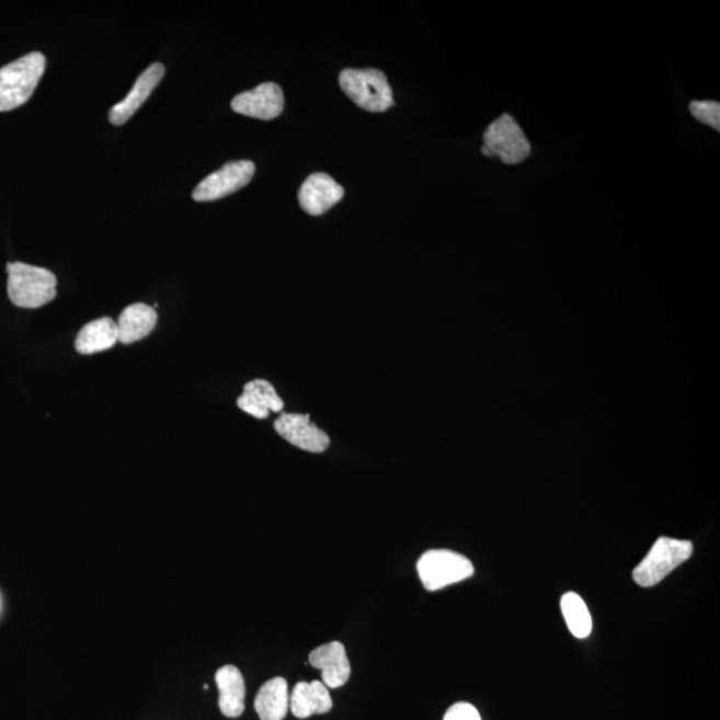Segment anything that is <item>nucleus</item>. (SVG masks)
<instances>
[{"label": "nucleus", "instance_id": "obj_1", "mask_svg": "<svg viewBox=\"0 0 720 720\" xmlns=\"http://www.w3.org/2000/svg\"><path fill=\"white\" fill-rule=\"evenodd\" d=\"M9 297L21 309H39L57 297V276L50 270L22 262L8 264Z\"/></svg>", "mask_w": 720, "mask_h": 720}, {"label": "nucleus", "instance_id": "obj_2", "mask_svg": "<svg viewBox=\"0 0 720 720\" xmlns=\"http://www.w3.org/2000/svg\"><path fill=\"white\" fill-rule=\"evenodd\" d=\"M46 58L31 53L0 69V113L15 110L26 103L38 88L45 73Z\"/></svg>", "mask_w": 720, "mask_h": 720}, {"label": "nucleus", "instance_id": "obj_3", "mask_svg": "<svg viewBox=\"0 0 720 720\" xmlns=\"http://www.w3.org/2000/svg\"><path fill=\"white\" fill-rule=\"evenodd\" d=\"M340 84L344 94L368 113H384L393 106L391 85L380 70H343Z\"/></svg>", "mask_w": 720, "mask_h": 720}, {"label": "nucleus", "instance_id": "obj_4", "mask_svg": "<svg viewBox=\"0 0 720 720\" xmlns=\"http://www.w3.org/2000/svg\"><path fill=\"white\" fill-rule=\"evenodd\" d=\"M694 552L692 541L662 537L655 541L642 562L633 570V581L640 587H652L662 582Z\"/></svg>", "mask_w": 720, "mask_h": 720}, {"label": "nucleus", "instance_id": "obj_5", "mask_svg": "<svg viewBox=\"0 0 720 720\" xmlns=\"http://www.w3.org/2000/svg\"><path fill=\"white\" fill-rule=\"evenodd\" d=\"M484 157H498L506 164H518L532 156V145L518 123L508 114L492 122L483 135Z\"/></svg>", "mask_w": 720, "mask_h": 720}, {"label": "nucleus", "instance_id": "obj_6", "mask_svg": "<svg viewBox=\"0 0 720 720\" xmlns=\"http://www.w3.org/2000/svg\"><path fill=\"white\" fill-rule=\"evenodd\" d=\"M424 588L436 591L472 576L470 559L450 550L424 552L416 565Z\"/></svg>", "mask_w": 720, "mask_h": 720}, {"label": "nucleus", "instance_id": "obj_7", "mask_svg": "<svg viewBox=\"0 0 720 720\" xmlns=\"http://www.w3.org/2000/svg\"><path fill=\"white\" fill-rule=\"evenodd\" d=\"M255 174V164L251 160H236L213 172L194 190L195 202H213L226 198L242 190Z\"/></svg>", "mask_w": 720, "mask_h": 720}, {"label": "nucleus", "instance_id": "obj_8", "mask_svg": "<svg viewBox=\"0 0 720 720\" xmlns=\"http://www.w3.org/2000/svg\"><path fill=\"white\" fill-rule=\"evenodd\" d=\"M231 108L237 114L250 118L273 121L278 118L285 108V95L278 84L262 83L254 90L242 92L233 98Z\"/></svg>", "mask_w": 720, "mask_h": 720}, {"label": "nucleus", "instance_id": "obj_9", "mask_svg": "<svg viewBox=\"0 0 720 720\" xmlns=\"http://www.w3.org/2000/svg\"><path fill=\"white\" fill-rule=\"evenodd\" d=\"M274 428L283 439L305 452L320 454L330 446L329 435L311 423L310 415L282 414Z\"/></svg>", "mask_w": 720, "mask_h": 720}, {"label": "nucleus", "instance_id": "obj_10", "mask_svg": "<svg viewBox=\"0 0 720 720\" xmlns=\"http://www.w3.org/2000/svg\"><path fill=\"white\" fill-rule=\"evenodd\" d=\"M344 190L328 174L317 172L301 184L298 201L301 208L312 217H319L343 198Z\"/></svg>", "mask_w": 720, "mask_h": 720}, {"label": "nucleus", "instance_id": "obj_11", "mask_svg": "<svg viewBox=\"0 0 720 720\" xmlns=\"http://www.w3.org/2000/svg\"><path fill=\"white\" fill-rule=\"evenodd\" d=\"M164 72L165 69L162 64H153L149 69L145 70V72H141L137 82H135L130 94L110 110V122L115 126L125 125V123L141 107V104L149 100L151 92L156 90L160 80L163 79Z\"/></svg>", "mask_w": 720, "mask_h": 720}, {"label": "nucleus", "instance_id": "obj_12", "mask_svg": "<svg viewBox=\"0 0 720 720\" xmlns=\"http://www.w3.org/2000/svg\"><path fill=\"white\" fill-rule=\"evenodd\" d=\"M309 662L313 668L322 671V681L329 688H340L350 679V661L341 642L320 645L311 651Z\"/></svg>", "mask_w": 720, "mask_h": 720}, {"label": "nucleus", "instance_id": "obj_13", "mask_svg": "<svg viewBox=\"0 0 720 720\" xmlns=\"http://www.w3.org/2000/svg\"><path fill=\"white\" fill-rule=\"evenodd\" d=\"M238 408L258 420H266L270 411L281 412L285 403L270 381L255 379L244 386L242 396L238 398Z\"/></svg>", "mask_w": 720, "mask_h": 720}, {"label": "nucleus", "instance_id": "obj_14", "mask_svg": "<svg viewBox=\"0 0 720 720\" xmlns=\"http://www.w3.org/2000/svg\"><path fill=\"white\" fill-rule=\"evenodd\" d=\"M219 690V709L227 718H238L244 711L245 685L239 668L227 664L215 675Z\"/></svg>", "mask_w": 720, "mask_h": 720}, {"label": "nucleus", "instance_id": "obj_15", "mask_svg": "<svg viewBox=\"0 0 720 720\" xmlns=\"http://www.w3.org/2000/svg\"><path fill=\"white\" fill-rule=\"evenodd\" d=\"M158 323V313L153 307L134 304L121 313L118 323V342L132 344L149 336Z\"/></svg>", "mask_w": 720, "mask_h": 720}, {"label": "nucleus", "instance_id": "obj_16", "mask_svg": "<svg viewBox=\"0 0 720 720\" xmlns=\"http://www.w3.org/2000/svg\"><path fill=\"white\" fill-rule=\"evenodd\" d=\"M290 707L295 717L306 719L313 713H328L332 709L329 687L323 682H300L294 687Z\"/></svg>", "mask_w": 720, "mask_h": 720}, {"label": "nucleus", "instance_id": "obj_17", "mask_svg": "<svg viewBox=\"0 0 720 720\" xmlns=\"http://www.w3.org/2000/svg\"><path fill=\"white\" fill-rule=\"evenodd\" d=\"M116 342L118 325L114 319L104 317L83 325L77 336L76 348L79 354L91 355L113 348Z\"/></svg>", "mask_w": 720, "mask_h": 720}, {"label": "nucleus", "instance_id": "obj_18", "mask_svg": "<svg viewBox=\"0 0 720 720\" xmlns=\"http://www.w3.org/2000/svg\"><path fill=\"white\" fill-rule=\"evenodd\" d=\"M290 707L287 681L273 678L264 683L255 698V710L261 720H283Z\"/></svg>", "mask_w": 720, "mask_h": 720}, {"label": "nucleus", "instance_id": "obj_19", "mask_svg": "<svg viewBox=\"0 0 720 720\" xmlns=\"http://www.w3.org/2000/svg\"><path fill=\"white\" fill-rule=\"evenodd\" d=\"M560 607L572 636L578 639L587 638L593 630V619L581 596L575 593L563 595Z\"/></svg>", "mask_w": 720, "mask_h": 720}, {"label": "nucleus", "instance_id": "obj_20", "mask_svg": "<svg viewBox=\"0 0 720 720\" xmlns=\"http://www.w3.org/2000/svg\"><path fill=\"white\" fill-rule=\"evenodd\" d=\"M690 111L695 119L720 132V104L718 102H692Z\"/></svg>", "mask_w": 720, "mask_h": 720}, {"label": "nucleus", "instance_id": "obj_21", "mask_svg": "<svg viewBox=\"0 0 720 720\" xmlns=\"http://www.w3.org/2000/svg\"><path fill=\"white\" fill-rule=\"evenodd\" d=\"M445 720H482L480 719L479 712L470 704L466 701H459L448 709L445 716Z\"/></svg>", "mask_w": 720, "mask_h": 720}]
</instances>
